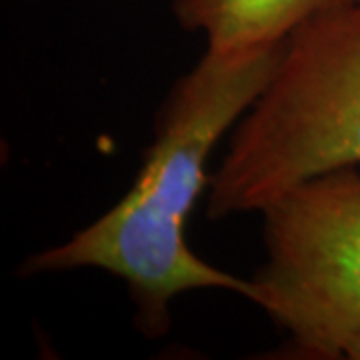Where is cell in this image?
Here are the masks:
<instances>
[{
	"mask_svg": "<svg viewBox=\"0 0 360 360\" xmlns=\"http://www.w3.org/2000/svg\"><path fill=\"white\" fill-rule=\"evenodd\" d=\"M286 40L243 51L206 49L168 90L127 194L66 243L26 258L20 274L104 270L127 284L136 326L150 338L167 333L170 302L182 292L217 288L250 300L252 283L202 260L184 231L210 184L206 167L212 148L266 89Z\"/></svg>",
	"mask_w": 360,
	"mask_h": 360,
	"instance_id": "1",
	"label": "cell"
},
{
	"mask_svg": "<svg viewBox=\"0 0 360 360\" xmlns=\"http://www.w3.org/2000/svg\"><path fill=\"white\" fill-rule=\"evenodd\" d=\"M360 167V4L298 26L210 176L212 220L266 206L304 180Z\"/></svg>",
	"mask_w": 360,
	"mask_h": 360,
	"instance_id": "2",
	"label": "cell"
},
{
	"mask_svg": "<svg viewBox=\"0 0 360 360\" xmlns=\"http://www.w3.org/2000/svg\"><path fill=\"white\" fill-rule=\"evenodd\" d=\"M266 260L250 302L298 359H345L360 338V172L304 180L262 212Z\"/></svg>",
	"mask_w": 360,
	"mask_h": 360,
	"instance_id": "3",
	"label": "cell"
},
{
	"mask_svg": "<svg viewBox=\"0 0 360 360\" xmlns=\"http://www.w3.org/2000/svg\"><path fill=\"white\" fill-rule=\"evenodd\" d=\"M360 0H174L182 30L202 32L208 51H243L286 40L298 26Z\"/></svg>",
	"mask_w": 360,
	"mask_h": 360,
	"instance_id": "4",
	"label": "cell"
},
{
	"mask_svg": "<svg viewBox=\"0 0 360 360\" xmlns=\"http://www.w3.org/2000/svg\"><path fill=\"white\" fill-rule=\"evenodd\" d=\"M345 359L360 360V338L356 340V342H352V345H350V348L347 350V356H345Z\"/></svg>",
	"mask_w": 360,
	"mask_h": 360,
	"instance_id": "5",
	"label": "cell"
}]
</instances>
